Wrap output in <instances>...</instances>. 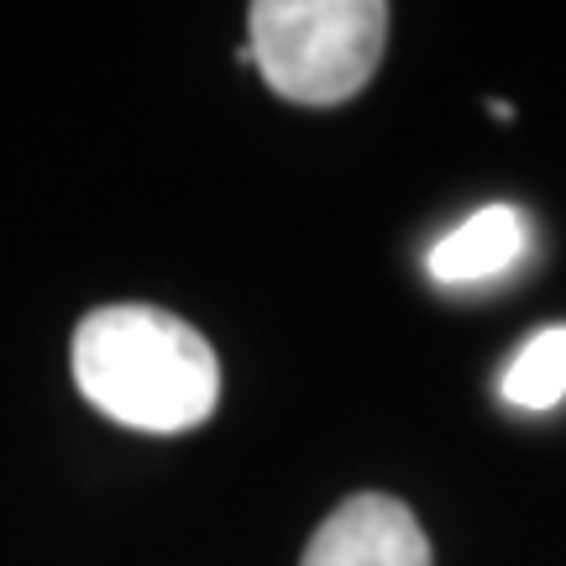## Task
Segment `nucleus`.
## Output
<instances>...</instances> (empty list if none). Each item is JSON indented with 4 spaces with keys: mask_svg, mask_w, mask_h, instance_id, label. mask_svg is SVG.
I'll return each mask as SVG.
<instances>
[{
    "mask_svg": "<svg viewBox=\"0 0 566 566\" xmlns=\"http://www.w3.org/2000/svg\"><path fill=\"white\" fill-rule=\"evenodd\" d=\"M74 384L116 424L179 436L216 415L221 363L195 325L153 304H101L74 331Z\"/></svg>",
    "mask_w": 566,
    "mask_h": 566,
    "instance_id": "nucleus-1",
    "label": "nucleus"
},
{
    "mask_svg": "<svg viewBox=\"0 0 566 566\" xmlns=\"http://www.w3.org/2000/svg\"><path fill=\"white\" fill-rule=\"evenodd\" d=\"M384 42V0H258L247 6L242 59L283 101L342 105L378 74Z\"/></svg>",
    "mask_w": 566,
    "mask_h": 566,
    "instance_id": "nucleus-2",
    "label": "nucleus"
},
{
    "mask_svg": "<svg viewBox=\"0 0 566 566\" xmlns=\"http://www.w3.org/2000/svg\"><path fill=\"white\" fill-rule=\"evenodd\" d=\"M300 566H436L415 509L394 493H352L310 535Z\"/></svg>",
    "mask_w": 566,
    "mask_h": 566,
    "instance_id": "nucleus-3",
    "label": "nucleus"
},
{
    "mask_svg": "<svg viewBox=\"0 0 566 566\" xmlns=\"http://www.w3.org/2000/svg\"><path fill=\"white\" fill-rule=\"evenodd\" d=\"M520 252H525V216L514 205H483L478 216H467L457 231H446L430 247L424 268L436 283H483L509 273L520 263Z\"/></svg>",
    "mask_w": 566,
    "mask_h": 566,
    "instance_id": "nucleus-4",
    "label": "nucleus"
},
{
    "mask_svg": "<svg viewBox=\"0 0 566 566\" xmlns=\"http://www.w3.org/2000/svg\"><path fill=\"white\" fill-rule=\"evenodd\" d=\"M504 399L520 409H551L566 394V325H551L520 346V357L504 373Z\"/></svg>",
    "mask_w": 566,
    "mask_h": 566,
    "instance_id": "nucleus-5",
    "label": "nucleus"
}]
</instances>
